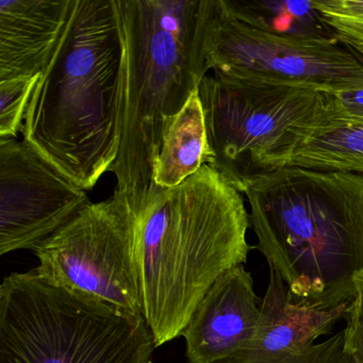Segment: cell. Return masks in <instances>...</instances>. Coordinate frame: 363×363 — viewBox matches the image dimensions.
I'll return each mask as SVG.
<instances>
[{"mask_svg":"<svg viewBox=\"0 0 363 363\" xmlns=\"http://www.w3.org/2000/svg\"><path fill=\"white\" fill-rule=\"evenodd\" d=\"M128 203L142 314L160 347L182 337L220 276L247 262L250 213L242 193L209 164L174 188L152 182Z\"/></svg>","mask_w":363,"mask_h":363,"instance_id":"1","label":"cell"},{"mask_svg":"<svg viewBox=\"0 0 363 363\" xmlns=\"http://www.w3.org/2000/svg\"><path fill=\"white\" fill-rule=\"evenodd\" d=\"M205 50L216 77L333 94L363 90V59L333 38L279 30L252 4L210 0Z\"/></svg>","mask_w":363,"mask_h":363,"instance_id":"6","label":"cell"},{"mask_svg":"<svg viewBox=\"0 0 363 363\" xmlns=\"http://www.w3.org/2000/svg\"><path fill=\"white\" fill-rule=\"evenodd\" d=\"M284 167L363 176V120L335 116L331 107L325 118L274 158L265 171Z\"/></svg>","mask_w":363,"mask_h":363,"instance_id":"13","label":"cell"},{"mask_svg":"<svg viewBox=\"0 0 363 363\" xmlns=\"http://www.w3.org/2000/svg\"><path fill=\"white\" fill-rule=\"evenodd\" d=\"M242 193L257 248L295 303H350L363 273V176L284 167L250 176Z\"/></svg>","mask_w":363,"mask_h":363,"instance_id":"2","label":"cell"},{"mask_svg":"<svg viewBox=\"0 0 363 363\" xmlns=\"http://www.w3.org/2000/svg\"><path fill=\"white\" fill-rule=\"evenodd\" d=\"M354 297L348 303L343 333L344 350L356 363H363V273L357 278Z\"/></svg>","mask_w":363,"mask_h":363,"instance_id":"18","label":"cell"},{"mask_svg":"<svg viewBox=\"0 0 363 363\" xmlns=\"http://www.w3.org/2000/svg\"><path fill=\"white\" fill-rule=\"evenodd\" d=\"M39 275L133 315L142 314L133 214L123 195L91 203L35 250Z\"/></svg>","mask_w":363,"mask_h":363,"instance_id":"8","label":"cell"},{"mask_svg":"<svg viewBox=\"0 0 363 363\" xmlns=\"http://www.w3.org/2000/svg\"><path fill=\"white\" fill-rule=\"evenodd\" d=\"M311 6L331 38L363 59V0H312Z\"/></svg>","mask_w":363,"mask_h":363,"instance_id":"15","label":"cell"},{"mask_svg":"<svg viewBox=\"0 0 363 363\" xmlns=\"http://www.w3.org/2000/svg\"><path fill=\"white\" fill-rule=\"evenodd\" d=\"M39 79L40 75L23 76L0 82V138L18 139Z\"/></svg>","mask_w":363,"mask_h":363,"instance_id":"16","label":"cell"},{"mask_svg":"<svg viewBox=\"0 0 363 363\" xmlns=\"http://www.w3.org/2000/svg\"><path fill=\"white\" fill-rule=\"evenodd\" d=\"M348 303L320 310L295 303L284 280L269 267V281L261 298L260 318L252 339L229 360L247 361L313 345L347 313ZM225 360V359H224Z\"/></svg>","mask_w":363,"mask_h":363,"instance_id":"12","label":"cell"},{"mask_svg":"<svg viewBox=\"0 0 363 363\" xmlns=\"http://www.w3.org/2000/svg\"><path fill=\"white\" fill-rule=\"evenodd\" d=\"M260 303L252 274L244 265L220 276L182 333L189 363H218L239 352L255 335Z\"/></svg>","mask_w":363,"mask_h":363,"instance_id":"10","label":"cell"},{"mask_svg":"<svg viewBox=\"0 0 363 363\" xmlns=\"http://www.w3.org/2000/svg\"><path fill=\"white\" fill-rule=\"evenodd\" d=\"M333 110L335 116L341 118L363 120V90L333 94Z\"/></svg>","mask_w":363,"mask_h":363,"instance_id":"19","label":"cell"},{"mask_svg":"<svg viewBox=\"0 0 363 363\" xmlns=\"http://www.w3.org/2000/svg\"><path fill=\"white\" fill-rule=\"evenodd\" d=\"M122 56L116 1L74 0L25 114L23 140L84 191L118 158Z\"/></svg>","mask_w":363,"mask_h":363,"instance_id":"3","label":"cell"},{"mask_svg":"<svg viewBox=\"0 0 363 363\" xmlns=\"http://www.w3.org/2000/svg\"><path fill=\"white\" fill-rule=\"evenodd\" d=\"M74 0H0V82L41 75Z\"/></svg>","mask_w":363,"mask_h":363,"instance_id":"11","label":"cell"},{"mask_svg":"<svg viewBox=\"0 0 363 363\" xmlns=\"http://www.w3.org/2000/svg\"><path fill=\"white\" fill-rule=\"evenodd\" d=\"M143 315L52 284L35 269L0 286V363H152Z\"/></svg>","mask_w":363,"mask_h":363,"instance_id":"5","label":"cell"},{"mask_svg":"<svg viewBox=\"0 0 363 363\" xmlns=\"http://www.w3.org/2000/svg\"><path fill=\"white\" fill-rule=\"evenodd\" d=\"M207 129V164L242 193L333 107V93L205 76L199 86Z\"/></svg>","mask_w":363,"mask_h":363,"instance_id":"7","label":"cell"},{"mask_svg":"<svg viewBox=\"0 0 363 363\" xmlns=\"http://www.w3.org/2000/svg\"><path fill=\"white\" fill-rule=\"evenodd\" d=\"M218 363H356L344 350L343 333L313 344L303 350L281 352L274 356L261 357L247 361H233L229 359Z\"/></svg>","mask_w":363,"mask_h":363,"instance_id":"17","label":"cell"},{"mask_svg":"<svg viewBox=\"0 0 363 363\" xmlns=\"http://www.w3.org/2000/svg\"><path fill=\"white\" fill-rule=\"evenodd\" d=\"M24 140L0 138V255L35 250L91 205Z\"/></svg>","mask_w":363,"mask_h":363,"instance_id":"9","label":"cell"},{"mask_svg":"<svg viewBox=\"0 0 363 363\" xmlns=\"http://www.w3.org/2000/svg\"><path fill=\"white\" fill-rule=\"evenodd\" d=\"M209 158L205 116L197 91L167 125L152 167V182L162 188L179 186Z\"/></svg>","mask_w":363,"mask_h":363,"instance_id":"14","label":"cell"},{"mask_svg":"<svg viewBox=\"0 0 363 363\" xmlns=\"http://www.w3.org/2000/svg\"><path fill=\"white\" fill-rule=\"evenodd\" d=\"M123 56L118 93L120 150L114 193L128 203L152 182L167 125L209 71L210 0H114Z\"/></svg>","mask_w":363,"mask_h":363,"instance_id":"4","label":"cell"}]
</instances>
